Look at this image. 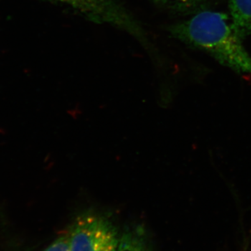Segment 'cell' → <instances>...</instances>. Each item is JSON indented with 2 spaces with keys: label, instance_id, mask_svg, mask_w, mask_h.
Instances as JSON below:
<instances>
[{
  "label": "cell",
  "instance_id": "1",
  "mask_svg": "<svg viewBox=\"0 0 251 251\" xmlns=\"http://www.w3.org/2000/svg\"><path fill=\"white\" fill-rule=\"evenodd\" d=\"M168 29L175 38L207 52L223 66L251 76V56L227 15L203 11Z\"/></svg>",
  "mask_w": 251,
  "mask_h": 251
},
{
  "label": "cell",
  "instance_id": "2",
  "mask_svg": "<svg viewBox=\"0 0 251 251\" xmlns=\"http://www.w3.org/2000/svg\"><path fill=\"white\" fill-rule=\"evenodd\" d=\"M69 5L97 24L110 25L128 33L147 49L151 48L146 32L120 0H54Z\"/></svg>",
  "mask_w": 251,
  "mask_h": 251
},
{
  "label": "cell",
  "instance_id": "3",
  "mask_svg": "<svg viewBox=\"0 0 251 251\" xmlns=\"http://www.w3.org/2000/svg\"><path fill=\"white\" fill-rule=\"evenodd\" d=\"M68 232L71 251H116L120 237L110 220L92 212L79 216Z\"/></svg>",
  "mask_w": 251,
  "mask_h": 251
},
{
  "label": "cell",
  "instance_id": "4",
  "mask_svg": "<svg viewBox=\"0 0 251 251\" xmlns=\"http://www.w3.org/2000/svg\"><path fill=\"white\" fill-rule=\"evenodd\" d=\"M234 30L242 39L251 35V0H228Z\"/></svg>",
  "mask_w": 251,
  "mask_h": 251
},
{
  "label": "cell",
  "instance_id": "5",
  "mask_svg": "<svg viewBox=\"0 0 251 251\" xmlns=\"http://www.w3.org/2000/svg\"><path fill=\"white\" fill-rule=\"evenodd\" d=\"M116 251H153L151 241L140 227L128 229L120 234Z\"/></svg>",
  "mask_w": 251,
  "mask_h": 251
},
{
  "label": "cell",
  "instance_id": "6",
  "mask_svg": "<svg viewBox=\"0 0 251 251\" xmlns=\"http://www.w3.org/2000/svg\"><path fill=\"white\" fill-rule=\"evenodd\" d=\"M156 4L179 11L196 9L206 0H152Z\"/></svg>",
  "mask_w": 251,
  "mask_h": 251
},
{
  "label": "cell",
  "instance_id": "7",
  "mask_svg": "<svg viewBox=\"0 0 251 251\" xmlns=\"http://www.w3.org/2000/svg\"><path fill=\"white\" fill-rule=\"evenodd\" d=\"M45 251H71L69 232L57 238Z\"/></svg>",
  "mask_w": 251,
  "mask_h": 251
}]
</instances>
